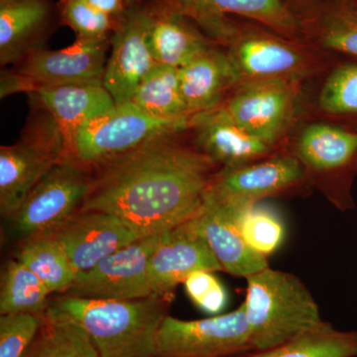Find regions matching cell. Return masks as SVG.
<instances>
[{"label":"cell","instance_id":"6da1fadb","mask_svg":"<svg viewBox=\"0 0 357 357\" xmlns=\"http://www.w3.org/2000/svg\"><path fill=\"white\" fill-rule=\"evenodd\" d=\"M176 136L149 141L91 170V187L79 211L110 213L141 237L192 220L220 168Z\"/></svg>","mask_w":357,"mask_h":357},{"label":"cell","instance_id":"7a4b0ae2","mask_svg":"<svg viewBox=\"0 0 357 357\" xmlns=\"http://www.w3.org/2000/svg\"><path fill=\"white\" fill-rule=\"evenodd\" d=\"M172 297L119 301L61 295L46 314L75 321L86 331L98 357H156L157 333Z\"/></svg>","mask_w":357,"mask_h":357},{"label":"cell","instance_id":"3957f363","mask_svg":"<svg viewBox=\"0 0 357 357\" xmlns=\"http://www.w3.org/2000/svg\"><path fill=\"white\" fill-rule=\"evenodd\" d=\"M246 282L243 306L253 351L273 349L323 323L318 304L295 275L268 266Z\"/></svg>","mask_w":357,"mask_h":357},{"label":"cell","instance_id":"277c9868","mask_svg":"<svg viewBox=\"0 0 357 357\" xmlns=\"http://www.w3.org/2000/svg\"><path fill=\"white\" fill-rule=\"evenodd\" d=\"M192 116L166 119L152 116L132 102L84 123L75 137L69 158L89 169L105 163L135 148L190 128Z\"/></svg>","mask_w":357,"mask_h":357},{"label":"cell","instance_id":"5b68a950","mask_svg":"<svg viewBox=\"0 0 357 357\" xmlns=\"http://www.w3.org/2000/svg\"><path fill=\"white\" fill-rule=\"evenodd\" d=\"M67 158L65 140L48 110L35 112L15 144L0 148V211L11 218L42 178Z\"/></svg>","mask_w":357,"mask_h":357},{"label":"cell","instance_id":"8992f818","mask_svg":"<svg viewBox=\"0 0 357 357\" xmlns=\"http://www.w3.org/2000/svg\"><path fill=\"white\" fill-rule=\"evenodd\" d=\"M309 184L298 159L277 151L252 163L220 169L204 201L236 220L263 199L297 194Z\"/></svg>","mask_w":357,"mask_h":357},{"label":"cell","instance_id":"52a82bcc","mask_svg":"<svg viewBox=\"0 0 357 357\" xmlns=\"http://www.w3.org/2000/svg\"><path fill=\"white\" fill-rule=\"evenodd\" d=\"M305 43L281 36L261 24L236 17L225 45L236 68L238 84L262 82H300L314 70Z\"/></svg>","mask_w":357,"mask_h":357},{"label":"cell","instance_id":"ba28073f","mask_svg":"<svg viewBox=\"0 0 357 357\" xmlns=\"http://www.w3.org/2000/svg\"><path fill=\"white\" fill-rule=\"evenodd\" d=\"M110 40L77 38L61 50L32 49L13 73L2 76V98L17 91L33 93L46 86L102 84Z\"/></svg>","mask_w":357,"mask_h":357},{"label":"cell","instance_id":"9c48e42d","mask_svg":"<svg viewBox=\"0 0 357 357\" xmlns=\"http://www.w3.org/2000/svg\"><path fill=\"white\" fill-rule=\"evenodd\" d=\"M290 152L310 184L316 185L337 208H354L351 185L357 170V131L323 122L309 124Z\"/></svg>","mask_w":357,"mask_h":357},{"label":"cell","instance_id":"30bf717a","mask_svg":"<svg viewBox=\"0 0 357 357\" xmlns=\"http://www.w3.org/2000/svg\"><path fill=\"white\" fill-rule=\"evenodd\" d=\"M194 21L211 40L225 47L236 17L255 21L294 41L306 43L304 25L284 0H152Z\"/></svg>","mask_w":357,"mask_h":357},{"label":"cell","instance_id":"8fae6325","mask_svg":"<svg viewBox=\"0 0 357 357\" xmlns=\"http://www.w3.org/2000/svg\"><path fill=\"white\" fill-rule=\"evenodd\" d=\"M253 351L243 304L208 319L167 316L156 337V357H236Z\"/></svg>","mask_w":357,"mask_h":357},{"label":"cell","instance_id":"7c38bea8","mask_svg":"<svg viewBox=\"0 0 357 357\" xmlns=\"http://www.w3.org/2000/svg\"><path fill=\"white\" fill-rule=\"evenodd\" d=\"M89 169L65 158L33 188L10 218L24 238L52 231L81 210L91 187Z\"/></svg>","mask_w":357,"mask_h":357},{"label":"cell","instance_id":"4fadbf2b","mask_svg":"<svg viewBox=\"0 0 357 357\" xmlns=\"http://www.w3.org/2000/svg\"><path fill=\"white\" fill-rule=\"evenodd\" d=\"M161 234L143 237L77 275L65 295L86 299L130 301L153 296L148 265Z\"/></svg>","mask_w":357,"mask_h":357},{"label":"cell","instance_id":"5bb4252c","mask_svg":"<svg viewBox=\"0 0 357 357\" xmlns=\"http://www.w3.org/2000/svg\"><path fill=\"white\" fill-rule=\"evenodd\" d=\"M299 83L276 81L241 84L222 105L249 133L276 147L297 114Z\"/></svg>","mask_w":357,"mask_h":357},{"label":"cell","instance_id":"9a60e30c","mask_svg":"<svg viewBox=\"0 0 357 357\" xmlns=\"http://www.w3.org/2000/svg\"><path fill=\"white\" fill-rule=\"evenodd\" d=\"M148 26L147 6H131L112 34L102 84L116 105L131 102L143 79L158 64L150 49Z\"/></svg>","mask_w":357,"mask_h":357},{"label":"cell","instance_id":"2e32d148","mask_svg":"<svg viewBox=\"0 0 357 357\" xmlns=\"http://www.w3.org/2000/svg\"><path fill=\"white\" fill-rule=\"evenodd\" d=\"M46 234L55 237L63 246L77 275L89 271L107 256L143 238L121 218L100 211H77Z\"/></svg>","mask_w":357,"mask_h":357},{"label":"cell","instance_id":"e0dca14e","mask_svg":"<svg viewBox=\"0 0 357 357\" xmlns=\"http://www.w3.org/2000/svg\"><path fill=\"white\" fill-rule=\"evenodd\" d=\"M199 270L222 271L208 244L191 222L163 232L148 265V279L153 295L172 297L174 290Z\"/></svg>","mask_w":357,"mask_h":357},{"label":"cell","instance_id":"ac0fdd59","mask_svg":"<svg viewBox=\"0 0 357 357\" xmlns=\"http://www.w3.org/2000/svg\"><path fill=\"white\" fill-rule=\"evenodd\" d=\"M195 146L220 169L245 165L276 153V147L249 133L223 105L192 116Z\"/></svg>","mask_w":357,"mask_h":357},{"label":"cell","instance_id":"d6986e66","mask_svg":"<svg viewBox=\"0 0 357 357\" xmlns=\"http://www.w3.org/2000/svg\"><path fill=\"white\" fill-rule=\"evenodd\" d=\"M61 20L53 0H0V61L17 63Z\"/></svg>","mask_w":357,"mask_h":357},{"label":"cell","instance_id":"ffe728a7","mask_svg":"<svg viewBox=\"0 0 357 357\" xmlns=\"http://www.w3.org/2000/svg\"><path fill=\"white\" fill-rule=\"evenodd\" d=\"M42 107L57 122L69 158L79 128L86 121L116 107L102 84H70L41 86L35 91Z\"/></svg>","mask_w":357,"mask_h":357},{"label":"cell","instance_id":"44dd1931","mask_svg":"<svg viewBox=\"0 0 357 357\" xmlns=\"http://www.w3.org/2000/svg\"><path fill=\"white\" fill-rule=\"evenodd\" d=\"M181 91L188 112L194 115L222 105L238 77L227 51L215 44L178 69Z\"/></svg>","mask_w":357,"mask_h":357},{"label":"cell","instance_id":"7402d4cb","mask_svg":"<svg viewBox=\"0 0 357 357\" xmlns=\"http://www.w3.org/2000/svg\"><path fill=\"white\" fill-rule=\"evenodd\" d=\"M148 40L158 64L184 67L215 45L194 21L159 4H147Z\"/></svg>","mask_w":357,"mask_h":357},{"label":"cell","instance_id":"603a6c76","mask_svg":"<svg viewBox=\"0 0 357 357\" xmlns=\"http://www.w3.org/2000/svg\"><path fill=\"white\" fill-rule=\"evenodd\" d=\"M190 222L208 244L223 272L246 279L269 266L266 258L248 248L234 220L208 202H204L203 208Z\"/></svg>","mask_w":357,"mask_h":357},{"label":"cell","instance_id":"cb8c5ba5","mask_svg":"<svg viewBox=\"0 0 357 357\" xmlns=\"http://www.w3.org/2000/svg\"><path fill=\"white\" fill-rule=\"evenodd\" d=\"M301 20L307 42L357 58V6L352 0H323Z\"/></svg>","mask_w":357,"mask_h":357},{"label":"cell","instance_id":"d4e9b609","mask_svg":"<svg viewBox=\"0 0 357 357\" xmlns=\"http://www.w3.org/2000/svg\"><path fill=\"white\" fill-rule=\"evenodd\" d=\"M15 258L34 272L51 294L65 295L76 281L77 273L67 253L50 234L25 238Z\"/></svg>","mask_w":357,"mask_h":357},{"label":"cell","instance_id":"484cf974","mask_svg":"<svg viewBox=\"0 0 357 357\" xmlns=\"http://www.w3.org/2000/svg\"><path fill=\"white\" fill-rule=\"evenodd\" d=\"M236 357H357V332L338 331L324 321L285 344Z\"/></svg>","mask_w":357,"mask_h":357},{"label":"cell","instance_id":"4316f807","mask_svg":"<svg viewBox=\"0 0 357 357\" xmlns=\"http://www.w3.org/2000/svg\"><path fill=\"white\" fill-rule=\"evenodd\" d=\"M50 295L37 275L16 258L2 268L0 314H30L43 318L50 305Z\"/></svg>","mask_w":357,"mask_h":357},{"label":"cell","instance_id":"83f0119b","mask_svg":"<svg viewBox=\"0 0 357 357\" xmlns=\"http://www.w3.org/2000/svg\"><path fill=\"white\" fill-rule=\"evenodd\" d=\"M131 102L152 116L166 119L192 116L181 91L178 69L157 64L136 89Z\"/></svg>","mask_w":357,"mask_h":357},{"label":"cell","instance_id":"f1b7e54d","mask_svg":"<svg viewBox=\"0 0 357 357\" xmlns=\"http://www.w3.org/2000/svg\"><path fill=\"white\" fill-rule=\"evenodd\" d=\"M22 357H98L91 337L69 319L46 314Z\"/></svg>","mask_w":357,"mask_h":357},{"label":"cell","instance_id":"f546056e","mask_svg":"<svg viewBox=\"0 0 357 357\" xmlns=\"http://www.w3.org/2000/svg\"><path fill=\"white\" fill-rule=\"evenodd\" d=\"M234 222L248 248L266 259L285 241V225L280 215L268 206L256 204L241 213Z\"/></svg>","mask_w":357,"mask_h":357},{"label":"cell","instance_id":"4dcf8cb0","mask_svg":"<svg viewBox=\"0 0 357 357\" xmlns=\"http://www.w3.org/2000/svg\"><path fill=\"white\" fill-rule=\"evenodd\" d=\"M319 103L326 114L357 116V64L337 66L326 77Z\"/></svg>","mask_w":357,"mask_h":357},{"label":"cell","instance_id":"1f68e13d","mask_svg":"<svg viewBox=\"0 0 357 357\" xmlns=\"http://www.w3.org/2000/svg\"><path fill=\"white\" fill-rule=\"evenodd\" d=\"M58 8L61 21L76 33L77 38H110L119 24L88 0H61Z\"/></svg>","mask_w":357,"mask_h":357},{"label":"cell","instance_id":"d6a6232c","mask_svg":"<svg viewBox=\"0 0 357 357\" xmlns=\"http://www.w3.org/2000/svg\"><path fill=\"white\" fill-rule=\"evenodd\" d=\"M42 319L30 314H1L0 357H22L38 332Z\"/></svg>","mask_w":357,"mask_h":357},{"label":"cell","instance_id":"836d02e7","mask_svg":"<svg viewBox=\"0 0 357 357\" xmlns=\"http://www.w3.org/2000/svg\"><path fill=\"white\" fill-rule=\"evenodd\" d=\"M183 284L189 299L206 314L218 316L227 307V290L213 272H192Z\"/></svg>","mask_w":357,"mask_h":357},{"label":"cell","instance_id":"e575fe53","mask_svg":"<svg viewBox=\"0 0 357 357\" xmlns=\"http://www.w3.org/2000/svg\"><path fill=\"white\" fill-rule=\"evenodd\" d=\"M96 9L119 22L126 13L129 6L128 0H88Z\"/></svg>","mask_w":357,"mask_h":357},{"label":"cell","instance_id":"d590c367","mask_svg":"<svg viewBox=\"0 0 357 357\" xmlns=\"http://www.w3.org/2000/svg\"><path fill=\"white\" fill-rule=\"evenodd\" d=\"M284 1L292 9L294 13L297 14L300 18H302L305 14L312 10L314 6H318L319 2L323 1V0H284Z\"/></svg>","mask_w":357,"mask_h":357},{"label":"cell","instance_id":"8d00e7d4","mask_svg":"<svg viewBox=\"0 0 357 357\" xmlns=\"http://www.w3.org/2000/svg\"><path fill=\"white\" fill-rule=\"evenodd\" d=\"M129 6H140L143 0H128Z\"/></svg>","mask_w":357,"mask_h":357},{"label":"cell","instance_id":"74e56055","mask_svg":"<svg viewBox=\"0 0 357 357\" xmlns=\"http://www.w3.org/2000/svg\"><path fill=\"white\" fill-rule=\"evenodd\" d=\"M352 1H354V3H356V6H357V0H352Z\"/></svg>","mask_w":357,"mask_h":357}]
</instances>
